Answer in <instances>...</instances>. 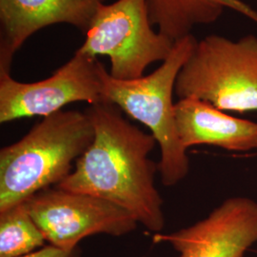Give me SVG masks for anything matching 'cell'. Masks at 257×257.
<instances>
[{
	"label": "cell",
	"instance_id": "cell-1",
	"mask_svg": "<svg viewBox=\"0 0 257 257\" xmlns=\"http://www.w3.org/2000/svg\"><path fill=\"white\" fill-rule=\"evenodd\" d=\"M86 112L94 128L92 143L71 175L55 187L113 203L147 230L160 232L165 215L155 185L158 164L149 158L156 138L133 125L109 102L91 105Z\"/></svg>",
	"mask_w": 257,
	"mask_h": 257
},
{
	"label": "cell",
	"instance_id": "cell-2",
	"mask_svg": "<svg viewBox=\"0 0 257 257\" xmlns=\"http://www.w3.org/2000/svg\"><path fill=\"white\" fill-rule=\"evenodd\" d=\"M88 113L60 110L44 117L18 142L0 151V212L61 183L92 143Z\"/></svg>",
	"mask_w": 257,
	"mask_h": 257
},
{
	"label": "cell",
	"instance_id": "cell-3",
	"mask_svg": "<svg viewBox=\"0 0 257 257\" xmlns=\"http://www.w3.org/2000/svg\"><path fill=\"white\" fill-rule=\"evenodd\" d=\"M197 41L192 34L176 40L171 55L156 71L137 79H115L99 64L104 101L150 128L161 150L158 171L167 187L179 183L190 171L187 149L176 128L173 93L178 74Z\"/></svg>",
	"mask_w": 257,
	"mask_h": 257
},
{
	"label": "cell",
	"instance_id": "cell-4",
	"mask_svg": "<svg viewBox=\"0 0 257 257\" xmlns=\"http://www.w3.org/2000/svg\"><path fill=\"white\" fill-rule=\"evenodd\" d=\"M175 92L179 99L196 98L218 110H257V37L233 41L211 35L197 41L178 74Z\"/></svg>",
	"mask_w": 257,
	"mask_h": 257
},
{
	"label": "cell",
	"instance_id": "cell-5",
	"mask_svg": "<svg viewBox=\"0 0 257 257\" xmlns=\"http://www.w3.org/2000/svg\"><path fill=\"white\" fill-rule=\"evenodd\" d=\"M153 27L147 0L102 3L78 50L93 58L108 56L113 78L137 79L144 76L150 65L165 61L175 45V41Z\"/></svg>",
	"mask_w": 257,
	"mask_h": 257
},
{
	"label": "cell",
	"instance_id": "cell-6",
	"mask_svg": "<svg viewBox=\"0 0 257 257\" xmlns=\"http://www.w3.org/2000/svg\"><path fill=\"white\" fill-rule=\"evenodd\" d=\"M25 203L47 243L63 249L76 248L93 234L118 237L138 227V221L113 203L57 187L36 193Z\"/></svg>",
	"mask_w": 257,
	"mask_h": 257
},
{
	"label": "cell",
	"instance_id": "cell-7",
	"mask_svg": "<svg viewBox=\"0 0 257 257\" xmlns=\"http://www.w3.org/2000/svg\"><path fill=\"white\" fill-rule=\"evenodd\" d=\"M96 58L79 50L44 80L24 83L0 74V123L24 117H47L74 102L95 105L104 101Z\"/></svg>",
	"mask_w": 257,
	"mask_h": 257
},
{
	"label": "cell",
	"instance_id": "cell-8",
	"mask_svg": "<svg viewBox=\"0 0 257 257\" xmlns=\"http://www.w3.org/2000/svg\"><path fill=\"white\" fill-rule=\"evenodd\" d=\"M153 241L170 244L179 257H244L257 242V202L230 197L205 219L172 233H155Z\"/></svg>",
	"mask_w": 257,
	"mask_h": 257
},
{
	"label": "cell",
	"instance_id": "cell-9",
	"mask_svg": "<svg viewBox=\"0 0 257 257\" xmlns=\"http://www.w3.org/2000/svg\"><path fill=\"white\" fill-rule=\"evenodd\" d=\"M104 0H0V74H11L14 56L38 31L69 24L86 34Z\"/></svg>",
	"mask_w": 257,
	"mask_h": 257
},
{
	"label": "cell",
	"instance_id": "cell-10",
	"mask_svg": "<svg viewBox=\"0 0 257 257\" xmlns=\"http://www.w3.org/2000/svg\"><path fill=\"white\" fill-rule=\"evenodd\" d=\"M175 116L186 149L201 144L238 152L257 149V122L228 115L208 102L179 99L175 104Z\"/></svg>",
	"mask_w": 257,
	"mask_h": 257
},
{
	"label": "cell",
	"instance_id": "cell-11",
	"mask_svg": "<svg viewBox=\"0 0 257 257\" xmlns=\"http://www.w3.org/2000/svg\"><path fill=\"white\" fill-rule=\"evenodd\" d=\"M46 243L26 203L0 212V257L24 256Z\"/></svg>",
	"mask_w": 257,
	"mask_h": 257
},
{
	"label": "cell",
	"instance_id": "cell-12",
	"mask_svg": "<svg viewBox=\"0 0 257 257\" xmlns=\"http://www.w3.org/2000/svg\"><path fill=\"white\" fill-rule=\"evenodd\" d=\"M21 257H82V253L79 247L73 249H63L49 244L32 253Z\"/></svg>",
	"mask_w": 257,
	"mask_h": 257
}]
</instances>
